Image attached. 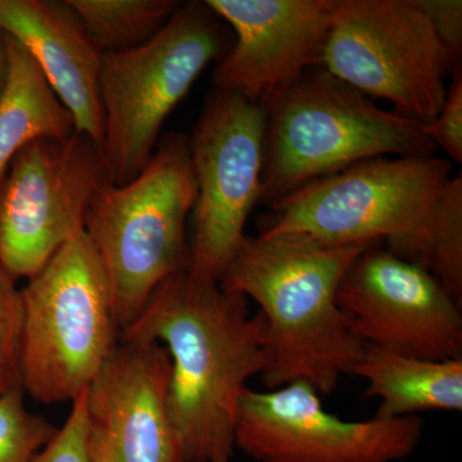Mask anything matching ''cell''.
Wrapping results in <instances>:
<instances>
[{"label": "cell", "instance_id": "6da1fadb", "mask_svg": "<svg viewBox=\"0 0 462 462\" xmlns=\"http://www.w3.org/2000/svg\"><path fill=\"white\" fill-rule=\"evenodd\" d=\"M121 337L165 346L167 411L184 462H234L240 397L270 363L263 314L252 315L242 294L185 269L156 289Z\"/></svg>", "mask_w": 462, "mask_h": 462}, {"label": "cell", "instance_id": "d4e9b609", "mask_svg": "<svg viewBox=\"0 0 462 462\" xmlns=\"http://www.w3.org/2000/svg\"><path fill=\"white\" fill-rule=\"evenodd\" d=\"M91 456L93 462H115L107 431L94 422H91Z\"/></svg>", "mask_w": 462, "mask_h": 462}, {"label": "cell", "instance_id": "30bf717a", "mask_svg": "<svg viewBox=\"0 0 462 462\" xmlns=\"http://www.w3.org/2000/svg\"><path fill=\"white\" fill-rule=\"evenodd\" d=\"M264 116L256 102L212 89L189 136L197 184L188 272L220 282L263 194Z\"/></svg>", "mask_w": 462, "mask_h": 462}, {"label": "cell", "instance_id": "ac0fdd59", "mask_svg": "<svg viewBox=\"0 0 462 462\" xmlns=\"http://www.w3.org/2000/svg\"><path fill=\"white\" fill-rule=\"evenodd\" d=\"M103 54L123 53L151 41L169 23L176 0H66Z\"/></svg>", "mask_w": 462, "mask_h": 462}, {"label": "cell", "instance_id": "277c9868", "mask_svg": "<svg viewBox=\"0 0 462 462\" xmlns=\"http://www.w3.org/2000/svg\"><path fill=\"white\" fill-rule=\"evenodd\" d=\"M445 158L376 157L303 185L269 206L261 236L324 245H383L413 263L451 180Z\"/></svg>", "mask_w": 462, "mask_h": 462}, {"label": "cell", "instance_id": "2e32d148", "mask_svg": "<svg viewBox=\"0 0 462 462\" xmlns=\"http://www.w3.org/2000/svg\"><path fill=\"white\" fill-rule=\"evenodd\" d=\"M348 374L366 380L365 397L379 398L378 418L462 410V357L425 360L365 345Z\"/></svg>", "mask_w": 462, "mask_h": 462}, {"label": "cell", "instance_id": "7c38bea8", "mask_svg": "<svg viewBox=\"0 0 462 462\" xmlns=\"http://www.w3.org/2000/svg\"><path fill=\"white\" fill-rule=\"evenodd\" d=\"M338 303L365 345L425 360L462 357L461 305L430 273L383 245L352 263Z\"/></svg>", "mask_w": 462, "mask_h": 462}, {"label": "cell", "instance_id": "e0dca14e", "mask_svg": "<svg viewBox=\"0 0 462 462\" xmlns=\"http://www.w3.org/2000/svg\"><path fill=\"white\" fill-rule=\"evenodd\" d=\"M5 35L9 76L0 103V175L29 143L63 139L76 132L74 118L51 89L25 48Z\"/></svg>", "mask_w": 462, "mask_h": 462}, {"label": "cell", "instance_id": "5bb4252c", "mask_svg": "<svg viewBox=\"0 0 462 462\" xmlns=\"http://www.w3.org/2000/svg\"><path fill=\"white\" fill-rule=\"evenodd\" d=\"M170 370L161 343L121 337L88 389L90 420L107 431L115 462H184L167 411Z\"/></svg>", "mask_w": 462, "mask_h": 462}, {"label": "cell", "instance_id": "44dd1931", "mask_svg": "<svg viewBox=\"0 0 462 462\" xmlns=\"http://www.w3.org/2000/svg\"><path fill=\"white\" fill-rule=\"evenodd\" d=\"M23 298L17 281L0 263V394L21 387Z\"/></svg>", "mask_w": 462, "mask_h": 462}, {"label": "cell", "instance_id": "484cf974", "mask_svg": "<svg viewBox=\"0 0 462 462\" xmlns=\"http://www.w3.org/2000/svg\"><path fill=\"white\" fill-rule=\"evenodd\" d=\"M9 76V60L7 47H5V35L0 32V103L5 98L7 90Z\"/></svg>", "mask_w": 462, "mask_h": 462}, {"label": "cell", "instance_id": "ffe728a7", "mask_svg": "<svg viewBox=\"0 0 462 462\" xmlns=\"http://www.w3.org/2000/svg\"><path fill=\"white\" fill-rule=\"evenodd\" d=\"M58 430L27 410L23 389L0 394V462H35Z\"/></svg>", "mask_w": 462, "mask_h": 462}, {"label": "cell", "instance_id": "7a4b0ae2", "mask_svg": "<svg viewBox=\"0 0 462 462\" xmlns=\"http://www.w3.org/2000/svg\"><path fill=\"white\" fill-rule=\"evenodd\" d=\"M373 245L324 247L291 236H245L220 285L260 306L270 363L269 389L306 382L329 394L358 360L365 343L338 303L343 276Z\"/></svg>", "mask_w": 462, "mask_h": 462}, {"label": "cell", "instance_id": "603a6c76", "mask_svg": "<svg viewBox=\"0 0 462 462\" xmlns=\"http://www.w3.org/2000/svg\"><path fill=\"white\" fill-rule=\"evenodd\" d=\"M445 102L430 123L422 125L425 135L437 148H442L456 162H462V69L461 63L451 72Z\"/></svg>", "mask_w": 462, "mask_h": 462}, {"label": "cell", "instance_id": "d6986e66", "mask_svg": "<svg viewBox=\"0 0 462 462\" xmlns=\"http://www.w3.org/2000/svg\"><path fill=\"white\" fill-rule=\"evenodd\" d=\"M430 273L462 306V175L452 176L439 203L430 236L415 263Z\"/></svg>", "mask_w": 462, "mask_h": 462}, {"label": "cell", "instance_id": "8992f818", "mask_svg": "<svg viewBox=\"0 0 462 462\" xmlns=\"http://www.w3.org/2000/svg\"><path fill=\"white\" fill-rule=\"evenodd\" d=\"M23 298L21 387L42 403L74 402L121 339L102 261L87 234L27 279Z\"/></svg>", "mask_w": 462, "mask_h": 462}, {"label": "cell", "instance_id": "cb8c5ba5", "mask_svg": "<svg viewBox=\"0 0 462 462\" xmlns=\"http://www.w3.org/2000/svg\"><path fill=\"white\" fill-rule=\"evenodd\" d=\"M430 18L438 39L455 63L461 62L462 2L461 0H416Z\"/></svg>", "mask_w": 462, "mask_h": 462}, {"label": "cell", "instance_id": "9a60e30c", "mask_svg": "<svg viewBox=\"0 0 462 462\" xmlns=\"http://www.w3.org/2000/svg\"><path fill=\"white\" fill-rule=\"evenodd\" d=\"M0 32L16 39L74 118L76 132L102 145L103 53L66 2L0 0Z\"/></svg>", "mask_w": 462, "mask_h": 462}, {"label": "cell", "instance_id": "ba28073f", "mask_svg": "<svg viewBox=\"0 0 462 462\" xmlns=\"http://www.w3.org/2000/svg\"><path fill=\"white\" fill-rule=\"evenodd\" d=\"M460 63L416 0H337L322 67L397 114L421 125L434 120L446 78Z\"/></svg>", "mask_w": 462, "mask_h": 462}, {"label": "cell", "instance_id": "52a82bcc", "mask_svg": "<svg viewBox=\"0 0 462 462\" xmlns=\"http://www.w3.org/2000/svg\"><path fill=\"white\" fill-rule=\"evenodd\" d=\"M206 2L179 5L154 38L103 54V156L111 184L132 181L148 165L163 124L199 75L229 51L234 36Z\"/></svg>", "mask_w": 462, "mask_h": 462}, {"label": "cell", "instance_id": "4fadbf2b", "mask_svg": "<svg viewBox=\"0 0 462 462\" xmlns=\"http://www.w3.org/2000/svg\"><path fill=\"white\" fill-rule=\"evenodd\" d=\"M234 35L212 72L216 89L258 103L322 67L337 0H206Z\"/></svg>", "mask_w": 462, "mask_h": 462}, {"label": "cell", "instance_id": "5b68a950", "mask_svg": "<svg viewBox=\"0 0 462 462\" xmlns=\"http://www.w3.org/2000/svg\"><path fill=\"white\" fill-rule=\"evenodd\" d=\"M196 197L189 136L169 133L135 179L108 182L91 203L85 234L105 267L121 331L163 282L188 269L187 221Z\"/></svg>", "mask_w": 462, "mask_h": 462}, {"label": "cell", "instance_id": "3957f363", "mask_svg": "<svg viewBox=\"0 0 462 462\" xmlns=\"http://www.w3.org/2000/svg\"><path fill=\"white\" fill-rule=\"evenodd\" d=\"M263 194L272 206L309 182L376 157H430L422 125L375 105L324 67L267 91Z\"/></svg>", "mask_w": 462, "mask_h": 462}, {"label": "cell", "instance_id": "7402d4cb", "mask_svg": "<svg viewBox=\"0 0 462 462\" xmlns=\"http://www.w3.org/2000/svg\"><path fill=\"white\" fill-rule=\"evenodd\" d=\"M35 462H93L88 391L72 402V410L65 424L58 430Z\"/></svg>", "mask_w": 462, "mask_h": 462}, {"label": "cell", "instance_id": "9c48e42d", "mask_svg": "<svg viewBox=\"0 0 462 462\" xmlns=\"http://www.w3.org/2000/svg\"><path fill=\"white\" fill-rule=\"evenodd\" d=\"M108 182L102 148L85 134L21 149L0 175V263L9 275L27 281L84 234L91 203Z\"/></svg>", "mask_w": 462, "mask_h": 462}, {"label": "cell", "instance_id": "8fae6325", "mask_svg": "<svg viewBox=\"0 0 462 462\" xmlns=\"http://www.w3.org/2000/svg\"><path fill=\"white\" fill-rule=\"evenodd\" d=\"M418 416L346 421L306 382L240 397L236 447L258 462H396L420 443Z\"/></svg>", "mask_w": 462, "mask_h": 462}]
</instances>
